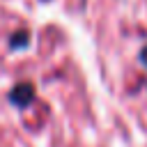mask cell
<instances>
[{
    "instance_id": "cell-1",
    "label": "cell",
    "mask_w": 147,
    "mask_h": 147,
    "mask_svg": "<svg viewBox=\"0 0 147 147\" xmlns=\"http://www.w3.org/2000/svg\"><path fill=\"white\" fill-rule=\"evenodd\" d=\"M32 96H34V87H32L30 83H21V85H16V87L11 90V94H9L11 103L18 106V108H25V106L32 101Z\"/></svg>"
},
{
    "instance_id": "cell-2",
    "label": "cell",
    "mask_w": 147,
    "mask_h": 147,
    "mask_svg": "<svg viewBox=\"0 0 147 147\" xmlns=\"http://www.w3.org/2000/svg\"><path fill=\"white\" fill-rule=\"evenodd\" d=\"M30 41V37H28V32H18V34H14L11 37V46L14 48H25V44Z\"/></svg>"
},
{
    "instance_id": "cell-3",
    "label": "cell",
    "mask_w": 147,
    "mask_h": 147,
    "mask_svg": "<svg viewBox=\"0 0 147 147\" xmlns=\"http://www.w3.org/2000/svg\"><path fill=\"white\" fill-rule=\"evenodd\" d=\"M140 62H142V64L147 67V46H145V48L140 51Z\"/></svg>"
}]
</instances>
